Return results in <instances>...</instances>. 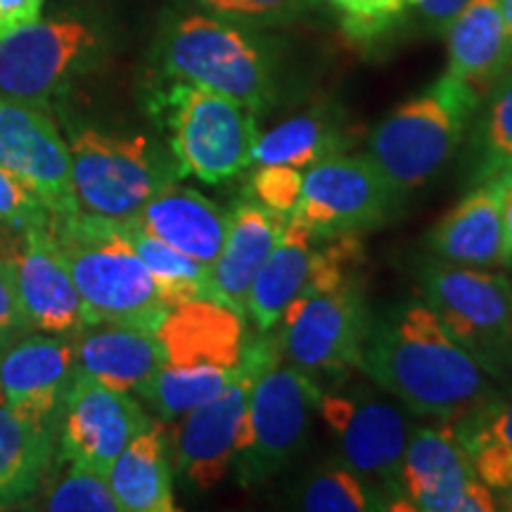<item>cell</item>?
I'll return each mask as SVG.
<instances>
[{
	"mask_svg": "<svg viewBox=\"0 0 512 512\" xmlns=\"http://www.w3.org/2000/svg\"><path fill=\"white\" fill-rule=\"evenodd\" d=\"M361 370L408 411L453 425L498 392L496 380L448 335L427 304L370 323Z\"/></svg>",
	"mask_w": 512,
	"mask_h": 512,
	"instance_id": "6da1fadb",
	"label": "cell"
},
{
	"mask_svg": "<svg viewBox=\"0 0 512 512\" xmlns=\"http://www.w3.org/2000/svg\"><path fill=\"white\" fill-rule=\"evenodd\" d=\"M50 230L79 290L86 325H136L152 332L159 328L169 306L119 221L79 209L50 216Z\"/></svg>",
	"mask_w": 512,
	"mask_h": 512,
	"instance_id": "7a4b0ae2",
	"label": "cell"
},
{
	"mask_svg": "<svg viewBox=\"0 0 512 512\" xmlns=\"http://www.w3.org/2000/svg\"><path fill=\"white\" fill-rule=\"evenodd\" d=\"M159 64L171 81L216 91L254 114L278 95L268 43L252 27L219 15H185L164 31Z\"/></svg>",
	"mask_w": 512,
	"mask_h": 512,
	"instance_id": "3957f363",
	"label": "cell"
},
{
	"mask_svg": "<svg viewBox=\"0 0 512 512\" xmlns=\"http://www.w3.org/2000/svg\"><path fill=\"white\" fill-rule=\"evenodd\" d=\"M479 105L475 91L441 74L377 124L368 138V157L399 195L418 190L456 155Z\"/></svg>",
	"mask_w": 512,
	"mask_h": 512,
	"instance_id": "277c9868",
	"label": "cell"
},
{
	"mask_svg": "<svg viewBox=\"0 0 512 512\" xmlns=\"http://www.w3.org/2000/svg\"><path fill=\"white\" fill-rule=\"evenodd\" d=\"M67 145L79 209L100 219H133L159 190L183 178L174 152L147 136L81 128Z\"/></svg>",
	"mask_w": 512,
	"mask_h": 512,
	"instance_id": "5b68a950",
	"label": "cell"
},
{
	"mask_svg": "<svg viewBox=\"0 0 512 512\" xmlns=\"http://www.w3.org/2000/svg\"><path fill=\"white\" fill-rule=\"evenodd\" d=\"M155 105L171 131V152L183 178L219 185L252 166L259 124L238 100L174 81Z\"/></svg>",
	"mask_w": 512,
	"mask_h": 512,
	"instance_id": "8992f818",
	"label": "cell"
},
{
	"mask_svg": "<svg viewBox=\"0 0 512 512\" xmlns=\"http://www.w3.org/2000/svg\"><path fill=\"white\" fill-rule=\"evenodd\" d=\"M425 304L448 335L498 382L512 380V283L486 268L432 261L420 275Z\"/></svg>",
	"mask_w": 512,
	"mask_h": 512,
	"instance_id": "52a82bcc",
	"label": "cell"
},
{
	"mask_svg": "<svg viewBox=\"0 0 512 512\" xmlns=\"http://www.w3.org/2000/svg\"><path fill=\"white\" fill-rule=\"evenodd\" d=\"M320 389L313 377L275 358L256 377L238 441V479L256 486L285 470L299 456L318 411Z\"/></svg>",
	"mask_w": 512,
	"mask_h": 512,
	"instance_id": "ba28073f",
	"label": "cell"
},
{
	"mask_svg": "<svg viewBox=\"0 0 512 512\" xmlns=\"http://www.w3.org/2000/svg\"><path fill=\"white\" fill-rule=\"evenodd\" d=\"M283 356L275 332L249 335L242 361L230 382L214 399L202 403L178 420L174 456L178 470L197 489H214L228 475L238 456V441L245 425L247 403L261 370Z\"/></svg>",
	"mask_w": 512,
	"mask_h": 512,
	"instance_id": "9c48e42d",
	"label": "cell"
},
{
	"mask_svg": "<svg viewBox=\"0 0 512 512\" xmlns=\"http://www.w3.org/2000/svg\"><path fill=\"white\" fill-rule=\"evenodd\" d=\"M280 323L283 330L275 332L280 351L304 373L335 375L361 368L370 318L358 283L302 294L287 306Z\"/></svg>",
	"mask_w": 512,
	"mask_h": 512,
	"instance_id": "30bf717a",
	"label": "cell"
},
{
	"mask_svg": "<svg viewBox=\"0 0 512 512\" xmlns=\"http://www.w3.org/2000/svg\"><path fill=\"white\" fill-rule=\"evenodd\" d=\"M399 192L368 155H335L309 166L292 216L320 238L361 235L382 226Z\"/></svg>",
	"mask_w": 512,
	"mask_h": 512,
	"instance_id": "8fae6325",
	"label": "cell"
},
{
	"mask_svg": "<svg viewBox=\"0 0 512 512\" xmlns=\"http://www.w3.org/2000/svg\"><path fill=\"white\" fill-rule=\"evenodd\" d=\"M318 411L342 446L344 463L389 498V510H415L401 484L408 420L392 401L373 394H320Z\"/></svg>",
	"mask_w": 512,
	"mask_h": 512,
	"instance_id": "7c38bea8",
	"label": "cell"
},
{
	"mask_svg": "<svg viewBox=\"0 0 512 512\" xmlns=\"http://www.w3.org/2000/svg\"><path fill=\"white\" fill-rule=\"evenodd\" d=\"M0 166L31 192L50 216L79 211L69 145L41 107L0 95Z\"/></svg>",
	"mask_w": 512,
	"mask_h": 512,
	"instance_id": "4fadbf2b",
	"label": "cell"
},
{
	"mask_svg": "<svg viewBox=\"0 0 512 512\" xmlns=\"http://www.w3.org/2000/svg\"><path fill=\"white\" fill-rule=\"evenodd\" d=\"M98 46V34L81 19H38L0 41V95L46 110Z\"/></svg>",
	"mask_w": 512,
	"mask_h": 512,
	"instance_id": "5bb4252c",
	"label": "cell"
},
{
	"mask_svg": "<svg viewBox=\"0 0 512 512\" xmlns=\"http://www.w3.org/2000/svg\"><path fill=\"white\" fill-rule=\"evenodd\" d=\"M60 413V456L102 475H107L119 453L152 425L128 392L107 387L79 370L64 394Z\"/></svg>",
	"mask_w": 512,
	"mask_h": 512,
	"instance_id": "9a60e30c",
	"label": "cell"
},
{
	"mask_svg": "<svg viewBox=\"0 0 512 512\" xmlns=\"http://www.w3.org/2000/svg\"><path fill=\"white\" fill-rule=\"evenodd\" d=\"M403 494L425 512H494L498 498L475 475L451 425L418 427L401 463Z\"/></svg>",
	"mask_w": 512,
	"mask_h": 512,
	"instance_id": "2e32d148",
	"label": "cell"
},
{
	"mask_svg": "<svg viewBox=\"0 0 512 512\" xmlns=\"http://www.w3.org/2000/svg\"><path fill=\"white\" fill-rule=\"evenodd\" d=\"M19 247L10 256L19 302L29 330L69 335L86 325L79 290L57 247L50 223L19 233Z\"/></svg>",
	"mask_w": 512,
	"mask_h": 512,
	"instance_id": "e0dca14e",
	"label": "cell"
},
{
	"mask_svg": "<svg viewBox=\"0 0 512 512\" xmlns=\"http://www.w3.org/2000/svg\"><path fill=\"white\" fill-rule=\"evenodd\" d=\"M74 375L76 361L69 335H22L0 351L3 403L36 422H53Z\"/></svg>",
	"mask_w": 512,
	"mask_h": 512,
	"instance_id": "ac0fdd59",
	"label": "cell"
},
{
	"mask_svg": "<svg viewBox=\"0 0 512 512\" xmlns=\"http://www.w3.org/2000/svg\"><path fill=\"white\" fill-rule=\"evenodd\" d=\"M290 216L264 207L245 195L228 211V233L221 254L209 266L214 302L230 306L247 318V294L256 273L278 245Z\"/></svg>",
	"mask_w": 512,
	"mask_h": 512,
	"instance_id": "d6986e66",
	"label": "cell"
},
{
	"mask_svg": "<svg viewBox=\"0 0 512 512\" xmlns=\"http://www.w3.org/2000/svg\"><path fill=\"white\" fill-rule=\"evenodd\" d=\"M169 366L238 368L247 344L245 316L214 299L169 309L155 330Z\"/></svg>",
	"mask_w": 512,
	"mask_h": 512,
	"instance_id": "ffe728a7",
	"label": "cell"
},
{
	"mask_svg": "<svg viewBox=\"0 0 512 512\" xmlns=\"http://www.w3.org/2000/svg\"><path fill=\"white\" fill-rule=\"evenodd\" d=\"M76 370L119 392H140L166 363L157 332L95 323L69 332Z\"/></svg>",
	"mask_w": 512,
	"mask_h": 512,
	"instance_id": "44dd1931",
	"label": "cell"
},
{
	"mask_svg": "<svg viewBox=\"0 0 512 512\" xmlns=\"http://www.w3.org/2000/svg\"><path fill=\"white\" fill-rule=\"evenodd\" d=\"M128 221L204 266L214 264L228 233L226 209L211 202L202 192L176 183L159 190Z\"/></svg>",
	"mask_w": 512,
	"mask_h": 512,
	"instance_id": "7402d4cb",
	"label": "cell"
},
{
	"mask_svg": "<svg viewBox=\"0 0 512 512\" xmlns=\"http://www.w3.org/2000/svg\"><path fill=\"white\" fill-rule=\"evenodd\" d=\"M448 69L479 98L489 95L512 64V43L498 0H470L446 31Z\"/></svg>",
	"mask_w": 512,
	"mask_h": 512,
	"instance_id": "603a6c76",
	"label": "cell"
},
{
	"mask_svg": "<svg viewBox=\"0 0 512 512\" xmlns=\"http://www.w3.org/2000/svg\"><path fill=\"white\" fill-rule=\"evenodd\" d=\"M439 261L456 266H501L503 226L494 178L477 183L430 233Z\"/></svg>",
	"mask_w": 512,
	"mask_h": 512,
	"instance_id": "cb8c5ba5",
	"label": "cell"
},
{
	"mask_svg": "<svg viewBox=\"0 0 512 512\" xmlns=\"http://www.w3.org/2000/svg\"><path fill=\"white\" fill-rule=\"evenodd\" d=\"M318 240L320 235L290 216L278 245L256 273L247 294V316L259 332L278 328L287 306L304 292Z\"/></svg>",
	"mask_w": 512,
	"mask_h": 512,
	"instance_id": "d4e9b609",
	"label": "cell"
},
{
	"mask_svg": "<svg viewBox=\"0 0 512 512\" xmlns=\"http://www.w3.org/2000/svg\"><path fill=\"white\" fill-rule=\"evenodd\" d=\"M105 477L121 512H174L169 432L162 422H152L140 432L119 453Z\"/></svg>",
	"mask_w": 512,
	"mask_h": 512,
	"instance_id": "484cf974",
	"label": "cell"
},
{
	"mask_svg": "<svg viewBox=\"0 0 512 512\" xmlns=\"http://www.w3.org/2000/svg\"><path fill=\"white\" fill-rule=\"evenodd\" d=\"M55 458V434L0 401V508H15L36 494Z\"/></svg>",
	"mask_w": 512,
	"mask_h": 512,
	"instance_id": "4316f807",
	"label": "cell"
},
{
	"mask_svg": "<svg viewBox=\"0 0 512 512\" xmlns=\"http://www.w3.org/2000/svg\"><path fill=\"white\" fill-rule=\"evenodd\" d=\"M354 145L349 126L328 110H311L259 133L252 150V166L285 164L309 169L323 159L344 155Z\"/></svg>",
	"mask_w": 512,
	"mask_h": 512,
	"instance_id": "83f0119b",
	"label": "cell"
},
{
	"mask_svg": "<svg viewBox=\"0 0 512 512\" xmlns=\"http://www.w3.org/2000/svg\"><path fill=\"white\" fill-rule=\"evenodd\" d=\"M119 226L140 259L145 261L147 271H150L157 285L159 297L169 309L195 302V299H214L209 266L166 245V242L150 235L133 221H119Z\"/></svg>",
	"mask_w": 512,
	"mask_h": 512,
	"instance_id": "f1b7e54d",
	"label": "cell"
},
{
	"mask_svg": "<svg viewBox=\"0 0 512 512\" xmlns=\"http://www.w3.org/2000/svg\"><path fill=\"white\" fill-rule=\"evenodd\" d=\"M235 370L216 366H169L152 375V380L140 389V396L155 408V413L166 422L181 420L202 403L214 399L235 375Z\"/></svg>",
	"mask_w": 512,
	"mask_h": 512,
	"instance_id": "f546056e",
	"label": "cell"
},
{
	"mask_svg": "<svg viewBox=\"0 0 512 512\" xmlns=\"http://www.w3.org/2000/svg\"><path fill=\"white\" fill-rule=\"evenodd\" d=\"M475 131L472 181L484 183L512 166V64L484 98Z\"/></svg>",
	"mask_w": 512,
	"mask_h": 512,
	"instance_id": "4dcf8cb0",
	"label": "cell"
},
{
	"mask_svg": "<svg viewBox=\"0 0 512 512\" xmlns=\"http://www.w3.org/2000/svg\"><path fill=\"white\" fill-rule=\"evenodd\" d=\"M299 508L309 512L389 510V498L349 465H328L304 484Z\"/></svg>",
	"mask_w": 512,
	"mask_h": 512,
	"instance_id": "1f68e13d",
	"label": "cell"
},
{
	"mask_svg": "<svg viewBox=\"0 0 512 512\" xmlns=\"http://www.w3.org/2000/svg\"><path fill=\"white\" fill-rule=\"evenodd\" d=\"M41 508L53 512H121L107 477L72 463L67 475L50 486Z\"/></svg>",
	"mask_w": 512,
	"mask_h": 512,
	"instance_id": "d6a6232c",
	"label": "cell"
},
{
	"mask_svg": "<svg viewBox=\"0 0 512 512\" xmlns=\"http://www.w3.org/2000/svg\"><path fill=\"white\" fill-rule=\"evenodd\" d=\"M451 430L465 451L494 444L512 453V384L508 389H498L477 411L453 422Z\"/></svg>",
	"mask_w": 512,
	"mask_h": 512,
	"instance_id": "836d02e7",
	"label": "cell"
},
{
	"mask_svg": "<svg viewBox=\"0 0 512 512\" xmlns=\"http://www.w3.org/2000/svg\"><path fill=\"white\" fill-rule=\"evenodd\" d=\"M204 8L245 27H275L304 15L311 0H197Z\"/></svg>",
	"mask_w": 512,
	"mask_h": 512,
	"instance_id": "e575fe53",
	"label": "cell"
},
{
	"mask_svg": "<svg viewBox=\"0 0 512 512\" xmlns=\"http://www.w3.org/2000/svg\"><path fill=\"white\" fill-rule=\"evenodd\" d=\"M342 12V29L356 41L382 36L403 17L408 0H337Z\"/></svg>",
	"mask_w": 512,
	"mask_h": 512,
	"instance_id": "d590c367",
	"label": "cell"
},
{
	"mask_svg": "<svg viewBox=\"0 0 512 512\" xmlns=\"http://www.w3.org/2000/svg\"><path fill=\"white\" fill-rule=\"evenodd\" d=\"M304 176L299 169L285 164H264L256 166L249 178V197L261 202L264 207L278 211V214L292 216L302 195Z\"/></svg>",
	"mask_w": 512,
	"mask_h": 512,
	"instance_id": "8d00e7d4",
	"label": "cell"
},
{
	"mask_svg": "<svg viewBox=\"0 0 512 512\" xmlns=\"http://www.w3.org/2000/svg\"><path fill=\"white\" fill-rule=\"evenodd\" d=\"M46 223H50V211L0 166V226L24 233Z\"/></svg>",
	"mask_w": 512,
	"mask_h": 512,
	"instance_id": "74e56055",
	"label": "cell"
},
{
	"mask_svg": "<svg viewBox=\"0 0 512 512\" xmlns=\"http://www.w3.org/2000/svg\"><path fill=\"white\" fill-rule=\"evenodd\" d=\"M29 330L27 318H24L22 302H19L15 268H12L10 256L0 259V330Z\"/></svg>",
	"mask_w": 512,
	"mask_h": 512,
	"instance_id": "f35d334b",
	"label": "cell"
},
{
	"mask_svg": "<svg viewBox=\"0 0 512 512\" xmlns=\"http://www.w3.org/2000/svg\"><path fill=\"white\" fill-rule=\"evenodd\" d=\"M46 0H0V41L41 19Z\"/></svg>",
	"mask_w": 512,
	"mask_h": 512,
	"instance_id": "ab89813d",
	"label": "cell"
},
{
	"mask_svg": "<svg viewBox=\"0 0 512 512\" xmlns=\"http://www.w3.org/2000/svg\"><path fill=\"white\" fill-rule=\"evenodd\" d=\"M467 3L470 0H408V5H413L418 15L425 19L427 27L441 36H446L453 19L463 12Z\"/></svg>",
	"mask_w": 512,
	"mask_h": 512,
	"instance_id": "60d3db41",
	"label": "cell"
},
{
	"mask_svg": "<svg viewBox=\"0 0 512 512\" xmlns=\"http://www.w3.org/2000/svg\"><path fill=\"white\" fill-rule=\"evenodd\" d=\"M498 207H501V226H503V249L501 266H512V166L494 176Z\"/></svg>",
	"mask_w": 512,
	"mask_h": 512,
	"instance_id": "b9f144b4",
	"label": "cell"
},
{
	"mask_svg": "<svg viewBox=\"0 0 512 512\" xmlns=\"http://www.w3.org/2000/svg\"><path fill=\"white\" fill-rule=\"evenodd\" d=\"M24 335V330H15V328H10V330H0V351H5L10 347L12 342H15L17 337H22Z\"/></svg>",
	"mask_w": 512,
	"mask_h": 512,
	"instance_id": "7bdbcfd3",
	"label": "cell"
},
{
	"mask_svg": "<svg viewBox=\"0 0 512 512\" xmlns=\"http://www.w3.org/2000/svg\"><path fill=\"white\" fill-rule=\"evenodd\" d=\"M498 5H501L505 29H508V36H510V43H512V0H498Z\"/></svg>",
	"mask_w": 512,
	"mask_h": 512,
	"instance_id": "ee69618b",
	"label": "cell"
},
{
	"mask_svg": "<svg viewBox=\"0 0 512 512\" xmlns=\"http://www.w3.org/2000/svg\"><path fill=\"white\" fill-rule=\"evenodd\" d=\"M330 3H332V5H335V3H337V0H330Z\"/></svg>",
	"mask_w": 512,
	"mask_h": 512,
	"instance_id": "f6af8a7d",
	"label": "cell"
},
{
	"mask_svg": "<svg viewBox=\"0 0 512 512\" xmlns=\"http://www.w3.org/2000/svg\"><path fill=\"white\" fill-rule=\"evenodd\" d=\"M0 401H3V396H0Z\"/></svg>",
	"mask_w": 512,
	"mask_h": 512,
	"instance_id": "bcb514c9",
	"label": "cell"
}]
</instances>
